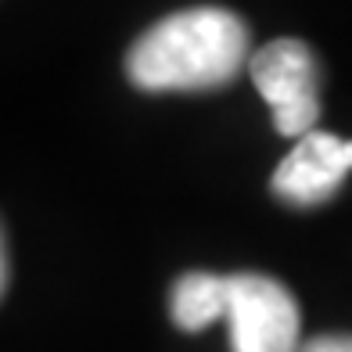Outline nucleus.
Returning <instances> with one entry per match:
<instances>
[{
    "instance_id": "6",
    "label": "nucleus",
    "mask_w": 352,
    "mask_h": 352,
    "mask_svg": "<svg viewBox=\"0 0 352 352\" xmlns=\"http://www.w3.org/2000/svg\"><path fill=\"white\" fill-rule=\"evenodd\" d=\"M298 352H352V334H320L302 342Z\"/></svg>"
},
{
    "instance_id": "4",
    "label": "nucleus",
    "mask_w": 352,
    "mask_h": 352,
    "mask_svg": "<svg viewBox=\"0 0 352 352\" xmlns=\"http://www.w3.org/2000/svg\"><path fill=\"white\" fill-rule=\"evenodd\" d=\"M352 169V140L313 130L284 155L274 173V195L287 205H320L342 187Z\"/></svg>"
},
{
    "instance_id": "2",
    "label": "nucleus",
    "mask_w": 352,
    "mask_h": 352,
    "mask_svg": "<svg viewBox=\"0 0 352 352\" xmlns=\"http://www.w3.org/2000/svg\"><path fill=\"white\" fill-rule=\"evenodd\" d=\"M227 324L234 352H298L302 320L292 292L263 274L227 277Z\"/></svg>"
},
{
    "instance_id": "3",
    "label": "nucleus",
    "mask_w": 352,
    "mask_h": 352,
    "mask_svg": "<svg viewBox=\"0 0 352 352\" xmlns=\"http://www.w3.org/2000/svg\"><path fill=\"white\" fill-rule=\"evenodd\" d=\"M252 83L266 98L284 137H306L320 119V76L302 40H274L248 61Z\"/></svg>"
},
{
    "instance_id": "1",
    "label": "nucleus",
    "mask_w": 352,
    "mask_h": 352,
    "mask_svg": "<svg viewBox=\"0 0 352 352\" xmlns=\"http://www.w3.org/2000/svg\"><path fill=\"white\" fill-rule=\"evenodd\" d=\"M248 29L223 8H190L155 22L126 58L140 90H212L245 69Z\"/></svg>"
},
{
    "instance_id": "5",
    "label": "nucleus",
    "mask_w": 352,
    "mask_h": 352,
    "mask_svg": "<svg viewBox=\"0 0 352 352\" xmlns=\"http://www.w3.org/2000/svg\"><path fill=\"white\" fill-rule=\"evenodd\" d=\"M169 313L176 327L184 331H201L227 316V277L216 274H184L173 284L169 295Z\"/></svg>"
}]
</instances>
